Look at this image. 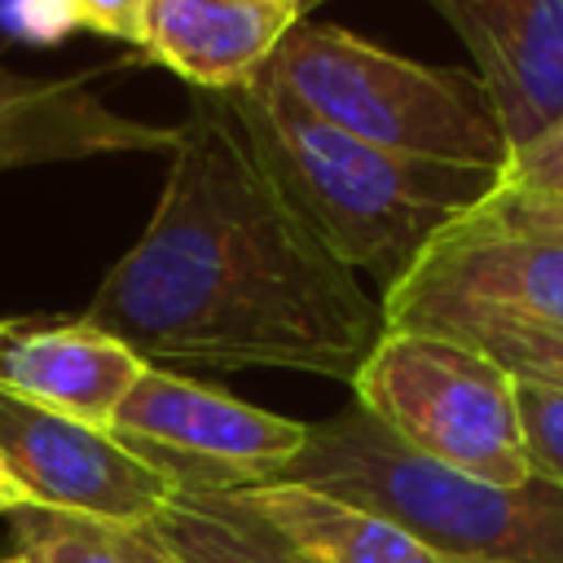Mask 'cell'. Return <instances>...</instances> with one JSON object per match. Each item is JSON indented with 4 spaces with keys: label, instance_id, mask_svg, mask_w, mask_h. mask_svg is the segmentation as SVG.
Returning <instances> with one entry per match:
<instances>
[{
    "label": "cell",
    "instance_id": "obj_1",
    "mask_svg": "<svg viewBox=\"0 0 563 563\" xmlns=\"http://www.w3.org/2000/svg\"><path fill=\"white\" fill-rule=\"evenodd\" d=\"M84 317L150 365L352 383L383 303L290 211L220 92H194L150 224Z\"/></svg>",
    "mask_w": 563,
    "mask_h": 563
},
{
    "label": "cell",
    "instance_id": "obj_2",
    "mask_svg": "<svg viewBox=\"0 0 563 563\" xmlns=\"http://www.w3.org/2000/svg\"><path fill=\"white\" fill-rule=\"evenodd\" d=\"M220 97L290 211L339 264L374 273L383 290L501 180V172L488 167L431 163L369 145L317 119L264 75Z\"/></svg>",
    "mask_w": 563,
    "mask_h": 563
},
{
    "label": "cell",
    "instance_id": "obj_3",
    "mask_svg": "<svg viewBox=\"0 0 563 563\" xmlns=\"http://www.w3.org/2000/svg\"><path fill=\"white\" fill-rule=\"evenodd\" d=\"M282 479L356 501L444 563H563V493L545 479L488 484L400 444L356 400L308 440Z\"/></svg>",
    "mask_w": 563,
    "mask_h": 563
},
{
    "label": "cell",
    "instance_id": "obj_4",
    "mask_svg": "<svg viewBox=\"0 0 563 563\" xmlns=\"http://www.w3.org/2000/svg\"><path fill=\"white\" fill-rule=\"evenodd\" d=\"M260 75L317 119L396 154L488 172L510 158L475 70L400 57L334 22L299 18Z\"/></svg>",
    "mask_w": 563,
    "mask_h": 563
},
{
    "label": "cell",
    "instance_id": "obj_5",
    "mask_svg": "<svg viewBox=\"0 0 563 563\" xmlns=\"http://www.w3.org/2000/svg\"><path fill=\"white\" fill-rule=\"evenodd\" d=\"M347 387L413 453L506 488L532 479L515 378L484 352L427 330H383Z\"/></svg>",
    "mask_w": 563,
    "mask_h": 563
},
{
    "label": "cell",
    "instance_id": "obj_6",
    "mask_svg": "<svg viewBox=\"0 0 563 563\" xmlns=\"http://www.w3.org/2000/svg\"><path fill=\"white\" fill-rule=\"evenodd\" d=\"M110 435L158 466L180 493H233L282 479L308 440V422L150 365L123 396Z\"/></svg>",
    "mask_w": 563,
    "mask_h": 563
},
{
    "label": "cell",
    "instance_id": "obj_7",
    "mask_svg": "<svg viewBox=\"0 0 563 563\" xmlns=\"http://www.w3.org/2000/svg\"><path fill=\"white\" fill-rule=\"evenodd\" d=\"M383 330L457 334L471 325H559L563 246L453 220L383 290Z\"/></svg>",
    "mask_w": 563,
    "mask_h": 563
},
{
    "label": "cell",
    "instance_id": "obj_8",
    "mask_svg": "<svg viewBox=\"0 0 563 563\" xmlns=\"http://www.w3.org/2000/svg\"><path fill=\"white\" fill-rule=\"evenodd\" d=\"M0 453L31 506L97 523H154L180 493L110 431L48 413L9 391H0Z\"/></svg>",
    "mask_w": 563,
    "mask_h": 563
},
{
    "label": "cell",
    "instance_id": "obj_9",
    "mask_svg": "<svg viewBox=\"0 0 563 563\" xmlns=\"http://www.w3.org/2000/svg\"><path fill=\"white\" fill-rule=\"evenodd\" d=\"M471 53L506 145L563 119V0H427Z\"/></svg>",
    "mask_w": 563,
    "mask_h": 563
},
{
    "label": "cell",
    "instance_id": "obj_10",
    "mask_svg": "<svg viewBox=\"0 0 563 563\" xmlns=\"http://www.w3.org/2000/svg\"><path fill=\"white\" fill-rule=\"evenodd\" d=\"M150 369L123 339L88 317H4L0 391L110 431L123 396Z\"/></svg>",
    "mask_w": 563,
    "mask_h": 563
},
{
    "label": "cell",
    "instance_id": "obj_11",
    "mask_svg": "<svg viewBox=\"0 0 563 563\" xmlns=\"http://www.w3.org/2000/svg\"><path fill=\"white\" fill-rule=\"evenodd\" d=\"M172 145L176 128L119 114L79 75L44 79L0 62V172L136 150L172 154Z\"/></svg>",
    "mask_w": 563,
    "mask_h": 563
},
{
    "label": "cell",
    "instance_id": "obj_12",
    "mask_svg": "<svg viewBox=\"0 0 563 563\" xmlns=\"http://www.w3.org/2000/svg\"><path fill=\"white\" fill-rule=\"evenodd\" d=\"M295 22L290 4L264 0H150L141 57L180 75L194 92H233L268 66Z\"/></svg>",
    "mask_w": 563,
    "mask_h": 563
},
{
    "label": "cell",
    "instance_id": "obj_13",
    "mask_svg": "<svg viewBox=\"0 0 563 563\" xmlns=\"http://www.w3.org/2000/svg\"><path fill=\"white\" fill-rule=\"evenodd\" d=\"M233 497L273 523L308 563H444L400 523L295 479L233 488Z\"/></svg>",
    "mask_w": 563,
    "mask_h": 563
},
{
    "label": "cell",
    "instance_id": "obj_14",
    "mask_svg": "<svg viewBox=\"0 0 563 563\" xmlns=\"http://www.w3.org/2000/svg\"><path fill=\"white\" fill-rule=\"evenodd\" d=\"M154 532L180 563H308L233 493H176L154 519Z\"/></svg>",
    "mask_w": 563,
    "mask_h": 563
},
{
    "label": "cell",
    "instance_id": "obj_15",
    "mask_svg": "<svg viewBox=\"0 0 563 563\" xmlns=\"http://www.w3.org/2000/svg\"><path fill=\"white\" fill-rule=\"evenodd\" d=\"M4 523L31 563H180L154 523H97L44 506L9 510Z\"/></svg>",
    "mask_w": 563,
    "mask_h": 563
},
{
    "label": "cell",
    "instance_id": "obj_16",
    "mask_svg": "<svg viewBox=\"0 0 563 563\" xmlns=\"http://www.w3.org/2000/svg\"><path fill=\"white\" fill-rule=\"evenodd\" d=\"M444 339H457V343L484 352L515 383L563 391V321L559 325H471V330H457Z\"/></svg>",
    "mask_w": 563,
    "mask_h": 563
},
{
    "label": "cell",
    "instance_id": "obj_17",
    "mask_svg": "<svg viewBox=\"0 0 563 563\" xmlns=\"http://www.w3.org/2000/svg\"><path fill=\"white\" fill-rule=\"evenodd\" d=\"M462 220L493 229V233H515V238H537V242H554L563 246V194H545V189H519V185H501L471 207Z\"/></svg>",
    "mask_w": 563,
    "mask_h": 563
},
{
    "label": "cell",
    "instance_id": "obj_18",
    "mask_svg": "<svg viewBox=\"0 0 563 563\" xmlns=\"http://www.w3.org/2000/svg\"><path fill=\"white\" fill-rule=\"evenodd\" d=\"M515 400H519V427H523L532 479H545L550 488L563 493V391L515 383Z\"/></svg>",
    "mask_w": 563,
    "mask_h": 563
},
{
    "label": "cell",
    "instance_id": "obj_19",
    "mask_svg": "<svg viewBox=\"0 0 563 563\" xmlns=\"http://www.w3.org/2000/svg\"><path fill=\"white\" fill-rule=\"evenodd\" d=\"M501 185L563 194V119H554V123H550L545 132H537L528 145L510 150V158H506V167H501Z\"/></svg>",
    "mask_w": 563,
    "mask_h": 563
},
{
    "label": "cell",
    "instance_id": "obj_20",
    "mask_svg": "<svg viewBox=\"0 0 563 563\" xmlns=\"http://www.w3.org/2000/svg\"><path fill=\"white\" fill-rule=\"evenodd\" d=\"M0 22L26 44H62L79 31L70 0H0Z\"/></svg>",
    "mask_w": 563,
    "mask_h": 563
},
{
    "label": "cell",
    "instance_id": "obj_21",
    "mask_svg": "<svg viewBox=\"0 0 563 563\" xmlns=\"http://www.w3.org/2000/svg\"><path fill=\"white\" fill-rule=\"evenodd\" d=\"M70 9L79 18V31L101 35V40H119V44H132L141 53L150 0H70Z\"/></svg>",
    "mask_w": 563,
    "mask_h": 563
},
{
    "label": "cell",
    "instance_id": "obj_22",
    "mask_svg": "<svg viewBox=\"0 0 563 563\" xmlns=\"http://www.w3.org/2000/svg\"><path fill=\"white\" fill-rule=\"evenodd\" d=\"M22 506H31V497H26V488L18 484L13 466H9V462H4V453H0V515L22 510Z\"/></svg>",
    "mask_w": 563,
    "mask_h": 563
},
{
    "label": "cell",
    "instance_id": "obj_23",
    "mask_svg": "<svg viewBox=\"0 0 563 563\" xmlns=\"http://www.w3.org/2000/svg\"><path fill=\"white\" fill-rule=\"evenodd\" d=\"M317 4H325V0H295V18H312Z\"/></svg>",
    "mask_w": 563,
    "mask_h": 563
},
{
    "label": "cell",
    "instance_id": "obj_24",
    "mask_svg": "<svg viewBox=\"0 0 563 563\" xmlns=\"http://www.w3.org/2000/svg\"><path fill=\"white\" fill-rule=\"evenodd\" d=\"M0 563H31V559H22V554H9V559H0Z\"/></svg>",
    "mask_w": 563,
    "mask_h": 563
},
{
    "label": "cell",
    "instance_id": "obj_25",
    "mask_svg": "<svg viewBox=\"0 0 563 563\" xmlns=\"http://www.w3.org/2000/svg\"><path fill=\"white\" fill-rule=\"evenodd\" d=\"M264 4H290L295 9V0H264Z\"/></svg>",
    "mask_w": 563,
    "mask_h": 563
}]
</instances>
